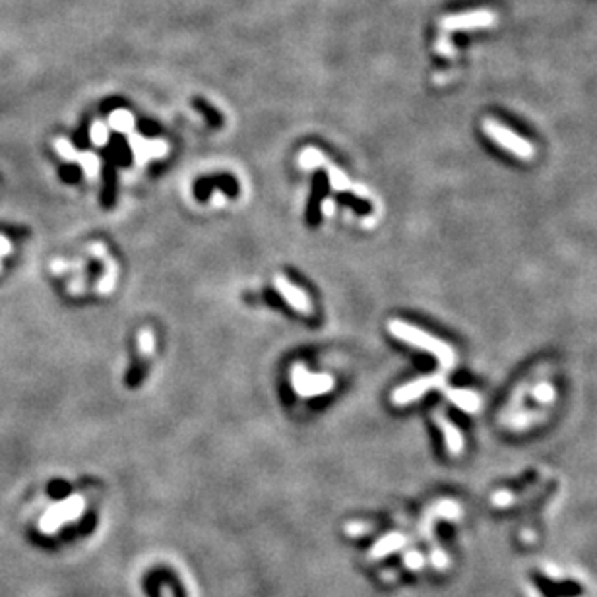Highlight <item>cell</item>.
Segmentation results:
<instances>
[{
  "mask_svg": "<svg viewBox=\"0 0 597 597\" xmlns=\"http://www.w3.org/2000/svg\"><path fill=\"white\" fill-rule=\"evenodd\" d=\"M388 332H390L394 338H398V340L413 345V348L423 349V351H426V353H431L433 357H436L439 362L442 365V369L448 370L454 367L456 353H454V349L450 348L446 341H442V340H439V338H434V335L426 334V332H423V330H419V328L412 326V324H407V322H404V320H392V322H388Z\"/></svg>",
  "mask_w": 597,
  "mask_h": 597,
  "instance_id": "6da1fadb",
  "label": "cell"
},
{
  "mask_svg": "<svg viewBox=\"0 0 597 597\" xmlns=\"http://www.w3.org/2000/svg\"><path fill=\"white\" fill-rule=\"evenodd\" d=\"M85 500L82 495H70L64 500H58L43 512L39 520V529L45 535H55L63 526H68L84 516Z\"/></svg>",
  "mask_w": 597,
  "mask_h": 597,
  "instance_id": "7a4b0ae2",
  "label": "cell"
},
{
  "mask_svg": "<svg viewBox=\"0 0 597 597\" xmlns=\"http://www.w3.org/2000/svg\"><path fill=\"white\" fill-rule=\"evenodd\" d=\"M483 132L489 136L493 142L506 149L508 154L516 156L522 161H532L535 157V148L533 144L526 138H522L516 132H512L510 128L505 127L502 122L495 121V119H485L483 121Z\"/></svg>",
  "mask_w": 597,
  "mask_h": 597,
  "instance_id": "3957f363",
  "label": "cell"
},
{
  "mask_svg": "<svg viewBox=\"0 0 597 597\" xmlns=\"http://www.w3.org/2000/svg\"><path fill=\"white\" fill-rule=\"evenodd\" d=\"M334 377L326 372H311L305 365H295L291 369V386L297 396L301 398H318L324 396L334 388Z\"/></svg>",
  "mask_w": 597,
  "mask_h": 597,
  "instance_id": "277c9868",
  "label": "cell"
},
{
  "mask_svg": "<svg viewBox=\"0 0 597 597\" xmlns=\"http://www.w3.org/2000/svg\"><path fill=\"white\" fill-rule=\"evenodd\" d=\"M495 23H497V14L489 8H481V10L444 16L441 20V28L444 31H466V29L493 28Z\"/></svg>",
  "mask_w": 597,
  "mask_h": 597,
  "instance_id": "5b68a950",
  "label": "cell"
},
{
  "mask_svg": "<svg viewBox=\"0 0 597 597\" xmlns=\"http://www.w3.org/2000/svg\"><path fill=\"white\" fill-rule=\"evenodd\" d=\"M444 384V375H429V377H421L417 380L404 384L396 388V392L392 394V402L396 405H407L425 396L426 392H431L433 388H439Z\"/></svg>",
  "mask_w": 597,
  "mask_h": 597,
  "instance_id": "8992f818",
  "label": "cell"
},
{
  "mask_svg": "<svg viewBox=\"0 0 597 597\" xmlns=\"http://www.w3.org/2000/svg\"><path fill=\"white\" fill-rule=\"evenodd\" d=\"M460 518H462V506L458 505L456 500L444 498V500L436 502V505H433L429 510H426L425 520H423V526H421V537H423V539H431L434 522H439V520L458 522Z\"/></svg>",
  "mask_w": 597,
  "mask_h": 597,
  "instance_id": "52a82bcc",
  "label": "cell"
},
{
  "mask_svg": "<svg viewBox=\"0 0 597 597\" xmlns=\"http://www.w3.org/2000/svg\"><path fill=\"white\" fill-rule=\"evenodd\" d=\"M274 287H276V291L285 298V303L291 306V308H295V311H298V313L303 314L313 313V303H311L308 295H306L301 287L291 284L285 276H276Z\"/></svg>",
  "mask_w": 597,
  "mask_h": 597,
  "instance_id": "ba28073f",
  "label": "cell"
},
{
  "mask_svg": "<svg viewBox=\"0 0 597 597\" xmlns=\"http://www.w3.org/2000/svg\"><path fill=\"white\" fill-rule=\"evenodd\" d=\"M90 252H92L93 256L101 258V260H103V264H105V274H103V277L100 279V284H97V291H100L101 295H109V293L114 289V285H117V277H119V266H117V262H114L113 258L109 256V252H107V249H105V244H101V242L90 244Z\"/></svg>",
  "mask_w": 597,
  "mask_h": 597,
  "instance_id": "9c48e42d",
  "label": "cell"
},
{
  "mask_svg": "<svg viewBox=\"0 0 597 597\" xmlns=\"http://www.w3.org/2000/svg\"><path fill=\"white\" fill-rule=\"evenodd\" d=\"M130 149L134 154L138 165L148 163L149 159H156L167 154V144L163 140H146L142 136H130Z\"/></svg>",
  "mask_w": 597,
  "mask_h": 597,
  "instance_id": "30bf717a",
  "label": "cell"
},
{
  "mask_svg": "<svg viewBox=\"0 0 597 597\" xmlns=\"http://www.w3.org/2000/svg\"><path fill=\"white\" fill-rule=\"evenodd\" d=\"M407 543H409V537L404 535V533H399V532L386 533V535H382V537H380V539H378L377 543L369 549L367 559H369L370 562L380 561V559L388 556V554L402 551Z\"/></svg>",
  "mask_w": 597,
  "mask_h": 597,
  "instance_id": "8fae6325",
  "label": "cell"
},
{
  "mask_svg": "<svg viewBox=\"0 0 597 597\" xmlns=\"http://www.w3.org/2000/svg\"><path fill=\"white\" fill-rule=\"evenodd\" d=\"M434 421H436V426L442 431V436H444V444H446V450L450 456H460L463 452V436L460 433V429L448 419L444 413H434Z\"/></svg>",
  "mask_w": 597,
  "mask_h": 597,
  "instance_id": "7c38bea8",
  "label": "cell"
},
{
  "mask_svg": "<svg viewBox=\"0 0 597 597\" xmlns=\"http://www.w3.org/2000/svg\"><path fill=\"white\" fill-rule=\"evenodd\" d=\"M446 396L450 402H454L462 412L473 413L477 412V407L481 404V399L477 396L475 392L471 390H460V388H448Z\"/></svg>",
  "mask_w": 597,
  "mask_h": 597,
  "instance_id": "4fadbf2b",
  "label": "cell"
},
{
  "mask_svg": "<svg viewBox=\"0 0 597 597\" xmlns=\"http://www.w3.org/2000/svg\"><path fill=\"white\" fill-rule=\"evenodd\" d=\"M326 161V156L316 148H306L303 149V154L298 156V165L303 167L305 171L316 169V167H322Z\"/></svg>",
  "mask_w": 597,
  "mask_h": 597,
  "instance_id": "5bb4252c",
  "label": "cell"
},
{
  "mask_svg": "<svg viewBox=\"0 0 597 597\" xmlns=\"http://www.w3.org/2000/svg\"><path fill=\"white\" fill-rule=\"evenodd\" d=\"M76 163L82 165L85 177L90 178V181L97 178V175H100L101 161L100 157L95 156V154H92V151H82V154H78V161H76Z\"/></svg>",
  "mask_w": 597,
  "mask_h": 597,
  "instance_id": "9a60e30c",
  "label": "cell"
},
{
  "mask_svg": "<svg viewBox=\"0 0 597 597\" xmlns=\"http://www.w3.org/2000/svg\"><path fill=\"white\" fill-rule=\"evenodd\" d=\"M109 124H111V128L117 130V132L130 134V132H132V127H134V119H132V114L128 113V111H117V113L111 114Z\"/></svg>",
  "mask_w": 597,
  "mask_h": 597,
  "instance_id": "2e32d148",
  "label": "cell"
},
{
  "mask_svg": "<svg viewBox=\"0 0 597 597\" xmlns=\"http://www.w3.org/2000/svg\"><path fill=\"white\" fill-rule=\"evenodd\" d=\"M154 349H156V335L149 328H144L138 334V351H140V355L149 357L154 353Z\"/></svg>",
  "mask_w": 597,
  "mask_h": 597,
  "instance_id": "e0dca14e",
  "label": "cell"
},
{
  "mask_svg": "<svg viewBox=\"0 0 597 597\" xmlns=\"http://www.w3.org/2000/svg\"><path fill=\"white\" fill-rule=\"evenodd\" d=\"M554 396H556V394H554L553 384H549V382L537 384V386H535V388L532 390V398L535 399V402L543 404V405L553 404Z\"/></svg>",
  "mask_w": 597,
  "mask_h": 597,
  "instance_id": "ac0fdd59",
  "label": "cell"
},
{
  "mask_svg": "<svg viewBox=\"0 0 597 597\" xmlns=\"http://www.w3.org/2000/svg\"><path fill=\"white\" fill-rule=\"evenodd\" d=\"M55 149H57V154L63 157L66 163H76L78 161V149L74 148L68 140L57 138L55 140Z\"/></svg>",
  "mask_w": 597,
  "mask_h": 597,
  "instance_id": "d6986e66",
  "label": "cell"
},
{
  "mask_svg": "<svg viewBox=\"0 0 597 597\" xmlns=\"http://www.w3.org/2000/svg\"><path fill=\"white\" fill-rule=\"evenodd\" d=\"M402 562H404V569L412 570V572H419L425 566V554L417 551V549H409V551H405Z\"/></svg>",
  "mask_w": 597,
  "mask_h": 597,
  "instance_id": "ffe728a7",
  "label": "cell"
},
{
  "mask_svg": "<svg viewBox=\"0 0 597 597\" xmlns=\"http://www.w3.org/2000/svg\"><path fill=\"white\" fill-rule=\"evenodd\" d=\"M431 564L433 569L436 570H446L450 566V559H448L446 551L439 545H433L431 547Z\"/></svg>",
  "mask_w": 597,
  "mask_h": 597,
  "instance_id": "44dd1931",
  "label": "cell"
},
{
  "mask_svg": "<svg viewBox=\"0 0 597 597\" xmlns=\"http://www.w3.org/2000/svg\"><path fill=\"white\" fill-rule=\"evenodd\" d=\"M434 49H436V53H439V55H441V57H444V58H456V57H458V53H456V47L452 45V41L448 39V36L439 37V41L434 43Z\"/></svg>",
  "mask_w": 597,
  "mask_h": 597,
  "instance_id": "7402d4cb",
  "label": "cell"
},
{
  "mask_svg": "<svg viewBox=\"0 0 597 597\" xmlns=\"http://www.w3.org/2000/svg\"><path fill=\"white\" fill-rule=\"evenodd\" d=\"M90 136H92V142L95 144V146H105L107 140H109V130H107L105 124H101V122H95L92 127V132H90Z\"/></svg>",
  "mask_w": 597,
  "mask_h": 597,
  "instance_id": "603a6c76",
  "label": "cell"
},
{
  "mask_svg": "<svg viewBox=\"0 0 597 597\" xmlns=\"http://www.w3.org/2000/svg\"><path fill=\"white\" fill-rule=\"evenodd\" d=\"M345 532H348V535H351V537H362V535H369V533L372 532V526H370V524H365V522H351V524H348V527H345Z\"/></svg>",
  "mask_w": 597,
  "mask_h": 597,
  "instance_id": "cb8c5ba5",
  "label": "cell"
},
{
  "mask_svg": "<svg viewBox=\"0 0 597 597\" xmlns=\"http://www.w3.org/2000/svg\"><path fill=\"white\" fill-rule=\"evenodd\" d=\"M12 252V242L6 235H0V274H2V260Z\"/></svg>",
  "mask_w": 597,
  "mask_h": 597,
  "instance_id": "d4e9b609",
  "label": "cell"
},
{
  "mask_svg": "<svg viewBox=\"0 0 597 597\" xmlns=\"http://www.w3.org/2000/svg\"><path fill=\"white\" fill-rule=\"evenodd\" d=\"M320 212H322V215L324 217H332L335 212V202L332 198H326L322 200V204H320Z\"/></svg>",
  "mask_w": 597,
  "mask_h": 597,
  "instance_id": "484cf974",
  "label": "cell"
},
{
  "mask_svg": "<svg viewBox=\"0 0 597 597\" xmlns=\"http://www.w3.org/2000/svg\"><path fill=\"white\" fill-rule=\"evenodd\" d=\"M543 570H545V572H547L553 580H562V572L556 569L554 564H547V566H543Z\"/></svg>",
  "mask_w": 597,
  "mask_h": 597,
  "instance_id": "4316f807",
  "label": "cell"
},
{
  "mask_svg": "<svg viewBox=\"0 0 597 597\" xmlns=\"http://www.w3.org/2000/svg\"><path fill=\"white\" fill-rule=\"evenodd\" d=\"M524 539H526V541H533V533H524Z\"/></svg>",
  "mask_w": 597,
  "mask_h": 597,
  "instance_id": "83f0119b",
  "label": "cell"
}]
</instances>
